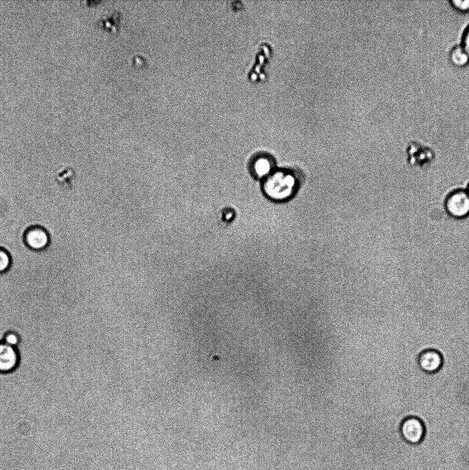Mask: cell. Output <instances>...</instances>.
I'll return each instance as SVG.
<instances>
[{
	"instance_id": "6da1fadb",
	"label": "cell",
	"mask_w": 469,
	"mask_h": 470,
	"mask_svg": "<svg viewBox=\"0 0 469 470\" xmlns=\"http://www.w3.org/2000/svg\"><path fill=\"white\" fill-rule=\"evenodd\" d=\"M262 189L269 199L281 202L292 198L303 181L300 171L292 169H274L263 179Z\"/></svg>"
},
{
	"instance_id": "7a4b0ae2",
	"label": "cell",
	"mask_w": 469,
	"mask_h": 470,
	"mask_svg": "<svg viewBox=\"0 0 469 470\" xmlns=\"http://www.w3.org/2000/svg\"><path fill=\"white\" fill-rule=\"evenodd\" d=\"M445 209L448 215L461 219L469 215V195L467 191L457 189L451 192L445 200Z\"/></svg>"
},
{
	"instance_id": "3957f363",
	"label": "cell",
	"mask_w": 469,
	"mask_h": 470,
	"mask_svg": "<svg viewBox=\"0 0 469 470\" xmlns=\"http://www.w3.org/2000/svg\"><path fill=\"white\" fill-rule=\"evenodd\" d=\"M400 431L402 438L408 443L413 445L419 443L426 434L423 421L414 416H408L402 420Z\"/></svg>"
},
{
	"instance_id": "277c9868",
	"label": "cell",
	"mask_w": 469,
	"mask_h": 470,
	"mask_svg": "<svg viewBox=\"0 0 469 470\" xmlns=\"http://www.w3.org/2000/svg\"><path fill=\"white\" fill-rule=\"evenodd\" d=\"M248 169L254 178L264 179L275 169V160L268 153H257L250 158Z\"/></svg>"
},
{
	"instance_id": "5b68a950",
	"label": "cell",
	"mask_w": 469,
	"mask_h": 470,
	"mask_svg": "<svg viewBox=\"0 0 469 470\" xmlns=\"http://www.w3.org/2000/svg\"><path fill=\"white\" fill-rule=\"evenodd\" d=\"M20 363V355L17 348L0 341V373H9L16 370Z\"/></svg>"
},
{
	"instance_id": "8992f818",
	"label": "cell",
	"mask_w": 469,
	"mask_h": 470,
	"mask_svg": "<svg viewBox=\"0 0 469 470\" xmlns=\"http://www.w3.org/2000/svg\"><path fill=\"white\" fill-rule=\"evenodd\" d=\"M435 155L429 148L413 144L408 148V162L415 167L425 168L430 165Z\"/></svg>"
},
{
	"instance_id": "52a82bcc",
	"label": "cell",
	"mask_w": 469,
	"mask_h": 470,
	"mask_svg": "<svg viewBox=\"0 0 469 470\" xmlns=\"http://www.w3.org/2000/svg\"><path fill=\"white\" fill-rule=\"evenodd\" d=\"M419 369L427 374H433L441 370L443 365L441 353L435 349H427L418 357Z\"/></svg>"
},
{
	"instance_id": "ba28073f",
	"label": "cell",
	"mask_w": 469,
	"mask_h": 470,
	"mask_svg": "<svg viewBox=\"0 0 469 470\" xmlns=\"http://www.w3.org/2000/svg\"><path fill=\"white\" fill-rule=\"evenodd\" d=\"M24 240L30 248L34 250H40L48 246L50 236L45 228L41 226H34L26 231Z\"/></svg>"
},
{
	"instance_id": "9c48e42d",
	"label": "cell",
	"mask_w": 469,
	"mask_h": 470,
	"mask_svg": "<svg viewBox=\"0 0 469 470\" xmlns=\"http://www.w3.org/2000/svg\"><path fill=\"white\" fill-rule=\"evenodd\" d=\"M451 63L457 67H463L469 62V56L461 45L453 47L449 54Z\"/></svg>"
},
{
	"instance_id": "30bf717a",
	"label": "cell",
	"mask_w": 469,
	"mask_h": 470,
	"mask_svg": "<svg viewBox=\"0 0 469 470\" xmlns=\"http://www.w3.org/2000/svg\"><path fill=\"white\" fill-rule=\"evenodd\" d=\"M11 264L10 254L5 249L0 248V273L9 269Z\"/></svg>"
},
{
	"instance_id": "8fae6325",
	"label": "cell",
	"mask_w": 469,
	"mask_h": 470,
	"mask_svg": "<svg viewBox=\"0 0 469 470\" xmlns=\"http://www.w3.org/2000/svg\"><path fill=\"white\" fill-rule=\"evenodd\" d=\"M3 341L12 347L17 348L21 341V338L16 332L9 331L4 334Z\"/></svg>"
},
{
	"instance_id": "7c38bea8",
	"label": "cell",
	"mask_w": 469,
	"mask_h": 470,
	"mask_svg": "<svg viewBox=\"0 0 469 470\" xmlns=\"http://www.w3.org/2000/svg\"><path fill=\"white\" fill-rule=\"evenodd\" d=\"M450 3L458 11L463 12L469 11V0H453L450 1Z\"/></svg>"
},
{
	"instance_id": "4fadbf2b",
	"label": "cell",
	"mask_w": 469,
	"mask_h": 470,
	"mask_svg": "<svg viewBox=\"0 0 469 470\" xmlns=\"http://www.w3.org/2000/svg\"><path fill=\"white\" fill-rule=\"evenodd\" d=\"M469 56V26L465 30L461 45Z\"/></svg>"
},
{
	"instance_id": "5bb4252c",
	"label": "cell",
	"mask_w": 469,
	"mask_h": 470,
	"mask_svg": "<svg viewBox=\"0 0 469 470\" xmlns=\"http://www.w3.org/2000/svg\"><path fill=\"white\" fill-rule=\"evenodd\" d=\"M466 191H467V193H468V195H469V185H468V189H467Z\"/></svg>"
}]
</instances>
